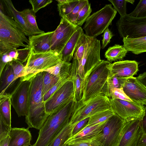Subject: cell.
<instances>
[{
	"mask_svg": "<svg viewBox=\"0 0 146 146\" xmlns=\"http://www.w3.org/2000/svg\"><path fill=\"white\" fill-rule=\"evenodd\" d=\"M44 72L31 78L29 90L28 113L25 121L29 128L40 130L49 116L46 112L42 88Z\"/></svg>",
	"mask_w": 146,
	"mask_h": 146,
	"instance_id": "obj_1",
	"label": "cell"
},
{
	"mask_svg": "<svg viewBox=\"0 0 146 146\" xmlns=\"http://www.w3.org/2000/svg\"><path fill=\"white\" fill-rule=\"evenodd\" d=\"M75 102L72 99L50 115L39 130L32 146H48L62 129L69 122Z\"/></svg>",
	"mask_w": 146,
	"mask_h": 146,
	"instance_id": "obj_2",
	"label": "cell"
},
{
	"mask_svg": "<svg viewBox=\"0 0 146 146\" xmlns=\"http://www.w3.org/2000/svg\"><path fill=\"white\" fill-rule=\"evenodd\" d=\"M111 63L102 60L82 79V96L81 101L85 103L101 94L108 97L107 80Z\"/></svg>",
	"mask_w": 146,
	"mask_h": 146,
	"instance_id": "obj_3",
	"label": "cell"
},
{
	"mask_svg": "<svg viewBox=\"0 0 146 146\" xmlns=\"http://www.w3.org/2000/svg\"><path fill=\"white\" fill-rule=\"evenodd\" d=\"M22 29L9 16L0 11V54L29 47V40Z\"/></svg>",
	"mask_w": 146,
	"mask_h": 146,
	"instance_id": "obj_4",
	"label": "cell"
},
{
	"mask_svg": "<svg viewBox=\"0 0 146 146\" xmlns=\"http://www.w3.org/2000/svg\"><path fill=\"white\" fill-rule=\"evenodd\" d=\"M61 55L50 50L42 53H35L31 50L29 57L25 66L24 76L21 81L29 80L37 74L54 66L61 60Z\"/></svg>",
	"mask_w": 146,
	"mask_h": 146,
	"instance_id": "obj_5",
	"label": "cell"
},
{
	"mask_svg": "<svg viewBox=\"0 0 146 146\" xmlns=\"http://www.w3.org/2000/svg\"><path fill=\"white\" fill-rule=\"evenodd\" d=\"M110 109L109 98L103 94L99 95L85 103L80 100L75 103L69 123L75 125L86 118Z\"/></svg>",
	"mask_w": 146,
	"mask_h": 146,
	"instance_id": "obj_6",
	"label": "cell"
},
{
	"mask_svg": "<svg viewBox=\"0 0 146 146\" xmlns=\"http://www.w3.org/2000/svg\"><path fill=\"white\" fill-rule=\"evenodd\" d=\"M117 11L111 4L103 7L90 15L86 21L83 29L86 35L96 38L104 33L115 17Z\"/></svg>",
	"mask_w": 146,
	"mask_h": 146,
	"instance_id": "obj_7",
	"label": "cell"
},
{
	"mask_svg": "<svg viewBox=\"0 0 146 146\" xmlns=\"http://www.w3.org/2000/svg\"><path fill=\"white\" fill-rule=\"evenodd\" d=\"M101 48L100 40L96 38L88 36L82 58L79 60L72 59L71 67L77 69L78 73L82 79L101 61L100 56Z\"/></svg>",
	"mask_w": 146,
	"mask_h": 146,
	"instance_id": "obj_8",
	"label": "cell"
},
{
	"mask_svg": "<svg viewBox=\"0 0 146 146\" xmlns=\"http://www.w3.org/2000/svg\"><path fill=\"white\" fill-rule=\"evenodd\" d=\"M126 122L115 113L108 119L102 131L93 140L101 146H118Z\"/></svg>",
	"mask_w": 146,
	"mask_h": 146,
	"instance_id": "obj_9",
	"label": "cell"
},
{
	"mask_svg": "<svg viewBox=\"0 0 146 146\" xmlns=\"http://www.w3.org/2000/svg\"><path fill=\"white\" fill-rule=\"evenodd\" d=\"M116 25L119 35L123 38L146 36V17L135 18L127 14L120 17Z\"/></svg>",
	"mask_w": 146,
	"mask_h": 146,
	"instance_id": "obj_10",
	"label": "cell"
},
{
	"mask_svg": "<svg viewBox=\"0 0 146 146\" xmlns=\"http://www.w3.org/2000/svg\"><path fill=\"white\" fill-rule=\"evenodd\" d=\"M109 98L111 109L126 122L141 120L145 108L144 105L133 102Z\"/></svg>",
	"mask_w": 146,
	"mask_h": 146,
	"instance_id": "obj_11",
	"label": "cell"
},
{
	"mask_svg": "<svg viewBox=\"0 0 146 146\" xmlns=\"http://www.w3.org/2000/svg\"><path fill=\"white\" fill-rule=\"evenodd\" d=\"M30 80L21 81L20 79L11 93V105L18 117L27 116L28 113Z\"/></svg>",
	"mask_w": 146,
	"mask_h": 146,
	"instance_id": "obj_12",
	"label": "cell"
},
{
	"mask_svg": "<svg viewBox=\"0 0 146 146\" xmlns=\"http://www.w3.org/2000/svg\"><path fill=\"white\" fill-rule=\"evenodd\" d=\"M74 84L72 78L57 90L45 102L46 113L49 115L74 98Z\"/></svg>",
	"mask_w": 146,
	"mask_h": 146,
	"instance_id": "obj_13",
	"label": "cell"
},
{
	"mask_svg": "<svg viewBox=\"0 0 146 146\" xmlns=\"http://www.w3.org/2000/svg\"><path fill=\"white\" fill-rule=\"evenodd\" d=\"M78 27L70 23L65 18H61L59 24L53 31L51 50L61 54L66 44Z\"/></svg>",
	"mask_w": 146,
	"mask_h": 146,
	"instance_id": "obj_14",
	"label": "cell"
},
{
	"mask_svg": "<svg viewBox=\"0 0 146 146\" xmlns=\"http://www.w3.org/2000/svg\"><path fill=\"white\" fill-rule=\"evenodd\" d=\"M122 88L125 94L133 102L146 105V88L137 78L133 76L127 78Z\"/></svg>",
	"mask_w": 146,
	"mask_h": 146,
	"instance_id": "obj_15",
	"label": "cell"
},
{
	"mask_svg": "<svg viewBox=\"0 0 146 146\" xmlns=\"http://www.w3.org/2000/svg\"><path fill=\"white\" fill-rule=\"evenodd\" d=\"M141 119L126 122L118 146H137L142 133Z\"/></svg>",
	"mask_w": 146,
	"mask_h": 146,
	"instance_id": "obj_16",
	"label": "cell"
},
{
	"mask_svg": "<svg viewBox=\"0 0 146 146\" xmlns=\"http://www.w3.org/2000/svg\"><path fill=\"white\" fill-rule=\"evenodd\" d=\"M138 63L135 60H125L115 62L110 64L108 76L128 78L137 74Z\"/></svg>",
	"mask_w": 146,
	"mask_h": 146,
	"instance_id": "obj_17",
	"label": "cell"
},
{
	"mask_svg": "<svg viewBox=\"0 0 146 146\" xmlns=\"http://www.w3.org/2000/svg\"><path fill=\"white\" fill-rule=\"evenodd\" d=\"M2 1L9 16L13 19L20 27L26 36L29 37L42 33L35 30L27 23L21 12L15 8L11 1L3 0Z\"/></svg>",
	"mask_w": 146,
	"mask_h": 146,
	"instance_id": "obj_18",
	"label": "cell"
},
{
	"mask_svg": "<svg viewBox=\"0 0 146 146\" xmlns=\"http://www.w3.org/2000/svg\"><path fill=\"white\" fill-rule=\"evenodd\" d=\"M53 31L29 37V47L35 53H42L51 50V41Z\"/></svg>",
	"mask_w": 146,
	"mask_h": 146,
	"instance_id": "obj_19",
	"label": "cell"
},
{
	"mask_svg": "<svg viewBox=\"0 0 146 146\" xmlns=\"http://www.w3.org/2000/svg\"><path fill=\"white\" fill-rule=\"evenodd\" d=\"M107 120L96 125L87 126L78 133L69 138L65 145L77 141L93 140L102 131Z\"/></svg>",
	"mask_w": 146,
	"mask_h": 146,
	"instance_id": "obj_20",
	"label": "cell"
},
{
	"mask_svg": "<svg viewBox=\"0 0 146 146\" xmlns=\"http://www.w3.org/2000/svg\"><path fill=\"white\" fill-rule=\"evenodd\" d=\"M29 128H12L9 134L11 139L9 146L30 145L32 135Z\"/></svg>",
	"mask_w": 146,
	"mask_h": 146,
	"instance_id": "obj_21",
	"label": "cell"
},
{
	"mask_svg": "<svg viewBox=\"0 0 146 146\" xmlns=\"http://www.w3.org/2000/svg\"><path fill=\"white\" fill-rule=\"evenodd\" d=\"M84 33L82 28L78 26L77 29L71 36L61 53L62 61L70 62L72 59L75 48L81 36Z\"/></svg>",
	"mask_w": 146,
	"mask_h": 146,
	"instance_id": "obj_22",
	"label": "cell"
},
{
	"mask_svg": "<svg viewBox=\"0 0 146 146\" xmlns=\"http://www.w3.org/2000/svg\"><path fill=\"white\" fill-rule=\"evenodd\" d=\"M17 80L15 78L11 62H9L0 75V95L6 93V91L15 85Z\"/></svg>",
	"mask_w": 146,
	"mask_h": 146,
	"instance_id": "obj_23",
	"label": "cell"
},
{
	"mask_svg": "<svg viewBox=\"0 0 146 146\" xmlns=\"http://www.w3.org/2000/svg\"><path fill=\"white\" fill-rule=\"evenodd\" d=\"M123 46L128 51L135 54L146 52V36L136 38H123Z\"/></svg>",
	"mask_w": 146,
	"mask_h": 146,
	"instance_id": "obj_24",
	"label": "cell"
},
{
	"mask_svg": "<svg viewBox=\"0 0 146 146\" xmlns=\"http://www.w3.org/2000/svg\"><path fill=\"white\" fill-rule=\"evenodd\" d=\"M10 94L5 93L0 95V116L11 129V107Z\"/></svg>",
	"mask_w": 146,
	"mask_h": 146,
	"instance_id": "obj_25",
	"label": "cell"
},
{
	"mask_svg": "<svg viewBox=\"0 0 146 146\" xmlns=\"http://www.w3.org/2000/svg\"><path fill=\"white\" fill-rule=\"evenodd\" d=\"M127 52L123 45L115 44L108 48L105 53L104 56L111 63L113 61L122 60Z\"/></svg>",
	"mask_w": 146,
	"mask_h": 146,
	"instance_id": "obj_26",
	"label": "cell"
},
{
	"mask_svg": "<svg viewBox=\"0 0 146 146\" xmlns=\"http://www.w3.org/2000/svg\"><path fill=\"white\" fill-rule=\"evenodd\" d=\"M75 125H71L69 122L59 132L48 146H64L66 142L71 137L72 131Z\"/></svg>",
	"mask_w": 146,
	"mask_h": 146,
	"instance_id": "obj_27",
	"label": "cell"
},
{
	"mask_svg": "<svg viewBox=\"0 0 146 146\" xmlns=\"http://www.w3.org/2000/svg\"><path fill=\"white\" fill-rule=\"evenodd\" d=\"M44 72L42 88V95L43 97L44 95L56 84L60 78L64 76L59 77L51 74L47 72Z\"/></svg>",
	"mask_w": 146,
	"mask_h": 146,
	"instance_id": "obj_28",
	"label": "cell"
},
{
	"mask_svg": "<svg viewBox=\"0 0 146 146\" xmlns=\"http://www.w3.org/2000/svg\"><path fill=\"white\" fill-rule=\"evenodd\" d=\"M115 114L111 109L98 113L89 117L87 126L93 125L103 122Z\"/></svg>",
	"mask_w": 146,
	"mask_h": 146,
	"instance_id": "obj_29",
	"label": "cell"
},
{
	"mask_svg": "<svg viewBox=\"0 0 146 146\" xmlns=\"http://www.w3.org/2000/svg\"><path fill=\"white\" fill-rule=\"evenodd\" d=\"M74 84L73 100L75 102L80 100L82 98L83 91L82 87V79L79 74L76 73L71 75Z\"/></svg>",
	"mask_w": 146,
	"mask_h": 146,
	"instance_id": "obj_30",
	"label": "cell"
},
{
	"mask_svg": "<svg viewBox=\"0 0 146 146\" xmlns=\"http://www.w3.org/2000/svg\"><path fill=\"white\" fill-rule=\"evenodd\" d=\"M20 12L27 22L31 26L39 32L42 33H44V31L39 28L36 21L35 13L32 9H25Z\"/></svg>",
	"mask_w": 146,
	"mask_h": 146,
	"instance_id": "obj_31",
	"label": "cell"
},
{
	"mask_svg": "<svg viewBox=\"0 0 146 146\" xmlns=\"http://www.w3.org/2000/svg\"><path fill=\"white\" fill-rule=\"evenodd\" d=\"M79 1L70 0L66 3H58L57 9L59 15L61 18L65 17L72 11L79 3Z\"/></svg>",
	"mask_w": 146,
	"mask_h": 146,
	"instance_id": "obj_32",
	"label": "cell"
},
{
	"mask_svg": "<svg viewBox=\"0 0 146 146\" xmlns=\"http://www.w3.org/2000/svg\"><path fill=\"white\" fill-rule=\"evenodd\" d=\"M92 11L90 4L88 1L79 12L76 21V25L80 27L82 26L90 16Z\"/></svg>",
	"mask_w": 146,
	"mask_h": 146,
	"instance_id": "obj_33",
	"label": "cell"
},
{
	"mask_svg": "<svg viewBox=\"0 0 146 146\" xmlns=\"http://www.w3.org/2000/svg\"><path fill=\"white\" fill-rule=\"evenodd\" d=\"M127 78L115 76H108L107 80L108 94L109 91L112 89L122 88Z\"/></svg>",
	"mask_w": 146,
	"mask_h": 146,
	"instance_id": "obj_34",
	"label": "cell"
},
{
	"mask_svg": "<svg viewBox=\"0 0 146 146\" xmlns=\"http://www.w3.org/2000/svg\"><path fill=\"white\" fill-rule=\"evenodd\" d=\"M88 1L80 0L79 3L72 11L69 14L64 18L66 19L71 24L76 25V21L79 12Z\"/></svg>",
	"mask_w": 146,
	"mask_h": 146,
	"instance_id": "obj_35",
	"label": "cell"
},
{
	"mask_svg": "<svg viewBox=\"0 0 146 146\" xmlns=\"http://www.w3.org/2000/svg\"><path fill=\"white\" fill-rule=\"evenodd\" d=\"M129 15L135 18L146 17V0H140L134 10Z\"/></svg>",
	"mask_w": 146,
	"mask_h": 146,
	"instance_id": "obj_36",
	"label": "cell"
},
{
	"mask_svg": "<svg viewBox=\"0 0 146 146\" xmlns=\"http://www.w3.org/2000/svg\"><path fill=\"white\" fill-rule=\"evenodd\" d=\"M72 77L70 75L64 76L60 78L56 84L44 96V101L45 102L52 96L54 93L65 83L70 80Z\"/></svg>",
	"mask_w": 146,
	"mask_h": 146,
	"instance_id": "obj_37",
	"label": "cell"
},
{
	"mask_svg": "<svg viewBox=\"0 0 146 146\" xmlns=\"http://www.w3.org/2000/svg\"><path fill=\"white\" fill-rule=\"evenodd\" d=\"M113 6L114 9L117 11L120 15V17L127 14L126 0H108Z\"/></svg>",
	"mask_w": 146,
	"mask_h": 146,
	"instance_id": "obj_38",
	"label": "cell"
},
{
	"mask_svg": "<svg viewBox=\"0 0 146 146\" xmlns=\"http://www.w3.org/2000/svg\"><path fill=\"white\" fill-rule=\"evenodd\" d=\"M11 66L15 76L17 80L19 78L24 76L25 66L21 62L17 61H13L11 62Z\"/></svg>",
	"mask_w": 146,
	"mask_h": 146,
	"instance_id": "obj_39",
	"label": "cell"
},
{
	"mask_svg": "<svg viewBox=\"0 0 146 146\" xmlns=\"http://www.w3.org/2000/svg\"><path fill=\"white\" fill-rule=\"evenodd\" d=\"M108 98L133 102L125 93L123 88H115L111 89L109 91Z\"/></svg>",
	"mask_w": 146,
	"mask_h": 146,
	"instance_id": "obj_40",
	"label": "cell"
},
{
	"mask_svg": "<svg viewBox=\"0 0 146 146\" xmlns=\"http://www.w3.org/2000/svg\"><path fill=\"white\" fill-rule=\"evenodd\" d=\"M52 0H30L29 2L32 6V9L36 13L41 9L44 7L52 2Z\"/></svg>",
	"mask_w": 146,
	"mask_h": 146,
	"instance_id": "obj_41",
	"label": "cell"
},
{
	"mask_svg": "<svg viewBox=\"0 0 146 146\" xmlns=\"http://www.w3.org/2000/svg\"><path fill=\"white\" fill-rule=\"evenodd\" d=\"M17 59L18 61L23 64L27 61L30 55L31 49L29 47L17 49Z\"/></svg>",
	"mask_w": 146,
	"mask_h": 146,
	"instance_id": "obj_42",
	"label": "cell"
},
{
	"mask_svg": "<svg viewBox=\"0 0 146 146\" xmlns=\"http://www.w3.org/2000/svg\"><path fill=\"white\" fill-rule=\"evenodd\" d=\"M89 119V117L86 118L75 124L72 131L71 137L78 133L87 126Z\"/></svg>",
	"mask_w": 146,
	"mask_h": 146,
	"instance_id": "obj_43",
	"label": "cell"
},
{
	"mask_svg": "<svg viewBox=\"0 0 146 146\" xmlns=\"http://www.w3.org/2000/svg\"><path fill=\"white\" fill-rule=\"evenodd\" d=\"M0 140L6 137L9 134L11 129L10 128L0 116Z\"/></svg>",
	"mask_w": 146,
	"mask_h": 146,
	"instance_id": "obj_44",
	"label": "cell"
},
{
	"mask_svg": "<svg viewBox=\"0 0 146 146\" xmlns=\"http://www.w3.org/2000/svg\"><path fill=\"white\" fill-rule=\"evenodd\" d=\"M13 61L7 53L0 54V75L7 64Z\"/></svg>",
	"mask_w": 146,
	"mask_h": 146,
	"instance_id": "obj_45",
	"label": "cell"
},
{
	"mask_svg": "<svg viewBox=\"0 0 146 146\" xmlns=\"http://www.w3.org/2000/svg\"><path fill=\"white\" fill-rule=\"evenodd\" d=\"M103 39L102 40V49L104 48L110 42L111 38L113 36L111 31L107 28L104 31L102 35Z\"/></svg>",
	"mask_w": 146,
	"mask_h": 146,
	"instance_id": "obj_46",
	"label": "cell"
},
{
	"mask_svg": "<svg viewBox=\"0 0 146 146\" xmlns=\"http://www.w3.org/2000/svg\"><path fill=\"white\" fill-rule=\"evenodd\" d=\"M69 144L76 146H101L98 141L94 140L77 141Z\"/></svg>",
	"mask_w": 146,
	"mask_h": 146,
	"instance_id": "obj_47",
	"label": "cell"
},
{
	"mask_svg": "<svg viewBox=\"0 0 146 146\" xmlns=\"http://www.w3.org/2000/svg\"><path fill=\"white\" fill-rule=\"evenodd\" d=\"M140 125L142 133H146V106L145 108L144 114L141 120Z\"/></svg>",
	"mask_w": 146,
	"mask_h": 146,
	"instance_id": "obj_48",
	"label": "cell"
},
{
	"mask_svg": "<svg viewBox=\"0 0 146 146\" xmlns=\"http://www.w3.org/2000/svg\"><path fill=\"white\" fill-rule=\"evenodd\" d=\"M137 78L146 88V71L142 74H140Z\"/></svg>",
	"mask_w": 146,
	"mask_h": 146,
	"instance_id": "obj_49",
	"label": "cell"
},
{
	"mask_svg": "<svg viewBox=\"0 0 146 146\" xmlns=\"http://www.w3.org/2000/svg\"><path fill=\"white\" fill-rule=\"evenodd\" d=\"M137 146H146V133H142L138 141Z\"/></svg>",
	"mask_w": 146,
	"mask_h": 146,
	"instance_id": "obj_50",
	"label": "cell"
},
{
	"mask_svg": "<svg viewBox=\"0 0 146 146\" xmlns=\"http://www.w3.org/2000/svg\"><path fill=\"white\" fill-rule=\"evenodd\" d=\"M11 137L9 135L6 137L0 140V146H9Z\"/></svg>",
	"mask_w": 146,
	"mask_h": 146,
	"instance_id": "obj_51",
	"label": "cell"
},
{
	"mask_svg": "<svg viewBox=\"0 0 146 146\" xmlns=\"http://www.w3.org/2000/svg\"><path fill=\"white\" fill-rule=\"evenodd\" d=\"M127 2H128L131 3V4H133L135 2L134 0H126Z\"/></svg>",
	"mask_w": 146,
	"mask_h": 146,
	"instance_id": "obj_52",
	"label": "cell"
},
{
	"mask_svg": "<svg viewBox=\"0 0 146 146\" xmlns=\"http://www.w3.org/2000/svg\"><path fill=\"white\" fill-rule=\"evenodd\" d=\"M64 146H76L71 144H66Z\"/></svg>",
	"mask_w": 146,
	"mask_h": 146,
	"instance_id": "obj_53",
	"label": "cell"
},
{
	"mask_svg": "<svg viewBox=\"0 0 146 146\" xmlns=\"http://www.w3.org/2000/svg\"><path fill=\"white\" fill-rule=\"evenodd\" d=\"M25 146H29V145H26Z\"/></svg>",
	"mask_w": 146,
	"mask_h": 146,
	"instance_id": "obj_54",
	"label": "cell"
}]
</instances>
